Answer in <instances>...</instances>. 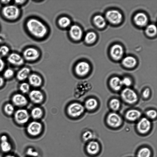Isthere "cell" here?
Listing matches in <instances>:
<instances>
[{
    "label": "cell",
    "mask_w": 157,
    "mask_h": 157,
    "mask_svg": "<svg viewBox=\"0 0 157 157\" xmlns=\"http://www.w3.org/2000/svg\"><path fill=\"white\" fill-rule=\"evenodd\" d=\"M121 104L119 100L117 98H113L109 102L110 108L114 111L119 109L120 107Z\"/></svg>",
    "instance_id": "d590c367"
},
{
    "label": "cell",
    "mask_w": 157,
    "mask_h": 157,
    "mask_svg": "<svg viewBox=\"0 0 157 157\" xmlns=\"http://www.w3.org/2000/svg\"><path fill=\"white\" fill-rule=\"evenodd\" d=\"M15 5L18 6L22 5L25 4L27 2L26 0H15L14 1Z\"/></svg>",
    "instance_id": "7bdbcfd3"
},
{
    "label": "cell",
    "mask_w": 157,
    "mask_h": 157,
    "mask_svg": "<svg viewBox=\"0 0 157 157\" xmlns=\"http://www.w3.org/2000/svg\"><path fill=\"white\" fill-rule=\"evenodd\" d=\"M151 123L147 118L143 117L138 122L136 125V129L138 133L141 135L147 134L151 128Z\"/></svg>",
    "instance_id": "9a60e30c"
},
{
    "label": "cell",
    "mask_w": 157,
    "mask_h": 157,
    "mask_svg": "<svg viewBox=\"0 0 157 157\" xmlns=\"http://www.w3.org/2000/svg\"><path fill=\"white\" fill-rule=\"evenodd\" d=\"M22 56L25 61L32 62L36 60L40 56L38 49L33 47L25 49L23 51Z\"/></svg>",
    "instance_id": "52a82bcc"
},
{
    "label": "cell",
    "mask_w": 157,
    "mask_h": 157,
    "mask_svg": "<svg viewBox=\"0 0 157 157\" xmlns=\"http://www.w3.org/2000/svg\"><path fill=\"white\" fill-rule=\"evenodd\" d=\"M28 83L30 86L34 88L41 86L43 84V80L41 77L37 74L31 73L28 78Z\"/></svg>",
    "instance_id": "ac0fdd59"
},
{
    "label": "cell",
    "mask_w": 157,
    "mask_h": 157,
    "mask_svg": "<svg viewBox=\"0 0 157 157\" xmlns=\"http://www.w3.org/2000/svg\"><path fill=\"white\" fill-rule=\"evenodd\" d=\"M97 100L93 98H90L86 99L83 105L85 109L91 111L95 109L98 106Z\"/></svg>",
    "instance_id": "484cf974"
},
{
    "label": "cell",
    "mask_w": 157,
    "mask_h": 157,
    "mask_svg": "<svg viewBox=\"0 0 157 157\" xmlns=\"http://www.w3.org/2000/svg\"><path fill=\"white\" fill-rule=\"evenodd\" d=\"M1 13L5 19L10 21H14L20 17L21 11L18 6L15 4H8L4 6L2 8Z\"/></svg>",
    "instance_id": "7a4b0ae2"
},
{
    "label": "cell",
    "mask_w": 157,
    "mask_h": 157,
    "mask_svg": "<svg viewBox=\"0 0 157 157\" xmlns=\"http://www.w3.org/2000/svg\"><path fill=\"white\" fill-rule=\"evenodd\" d=\"M26 157H38L39 155V151L34 147L29 146L27 147L25 151Z\"/></svg>",
    "instance_id": "4dcf8cb0"
},
{
    "label": "cell",
    "mask_w": 157,
    "mask_h": 157,
    "mask_svg": "<svg viewBox=\"0 0 157 157\" xmlns=\"http://www.w3.org/2000/svg\"><path fill=\"white\" fill-rule=\"evenodd\" d=\"M121 96L124 101L130 104L135 103L138 100L136 93L130 88H127L123 89L121 92Z\"/></svg>",
    "instance_id": "30bf717a"
},
{
    "label": "cell",
    "mask_w": 157,
    "mask_h": 157,
    "mask_svg": "<svg viewBox=\"0 0 157 157\" xmlns=\"http://www.w3.org/2000/svg\"><path fill=\"white\" fill-rule=\"evenodd\" d=\"M30 74V69L27 67H24L18 71L16 78L19 81H23L28 79Z\"/></svg>",
    "instance_id": "44dd1931"
},
{
    "label": "cell",
    "mask_w": 157,
    "mask_h": 157,
    "mask_svg": "<svg viewBox=\"0 0 157 157\" xmlns=\"http://www.w3.org/2000/svg\"><path fill=\"white\" fill-rule=\"evenodd\" d=\"M13 145L10 137L6 134L0 135V151L4 155L11 152Z\"/></svg>",
    "instance_id": "8992f818"
},
{
    "label": "cell",
    "mask_w": 157,
    "mask_h": 157,
    "mask_svg": "<svg viewBox=\"0 0 157 157\" xmlns=\"http://www.w3.org/2000/svg\"><path fill=\"white\" fill-rule=\"evenodd\" d=\"M29 100L33 103L38 105L42 103L44 99V95L41 90L37 89L33 90L28 93Z\"/></svg>",
    "instance_id": "8fae6325"
},
{
    "label": "cell",
    "mask_w": 157,
    "mask_h": 157,
    "mask_svg": "<svg viewBox=\"0 0 157 157\" xmlns=\"http://www.w3.org/2000/svg\"><path fill=\"white\" fill-rule=\"evenodd\" d=\"M147 116L151 119H154L157 116V112L154 110H150L146 112Z\"/></svg>",
    "instance_id": "f35d334b"
},
{
    "label": "cell",
    "mask_w": 157,
    "mask_h": 157,
    "mask_svg": "<svg viewBox=\"0 0 157 157\" xmlns=\"http://www.w3.org/2000/svg\"><path fill=\"white\" fill-rule=\"evenodd\" d=\"M71 21L68 17L63 16L59 17L58 21L59 26L62 28H69L71 25Z\"/></svg>",
    "instance_id": "83f0119b"
},
{
    "label": "cell",
    "mask_w": 157,
    "mask_h": 157,
    "mask_svg": "<svg viewBox=\"0 0 157 157\" xmlns=\"http://www.w3.org/2000/svg\"><path fill=\"white\" fill-rule=\"evenodd\" d=\"M43 129V126L41 122L33 120L27 124L25 131L27 135L30 138H35L41 135Z\"/></svg>",
    "instance_id": "3957f363"
},
{
    "label": "cell",
    "mask_w": 157,
    "mask_h": 157,
    "mask_svg": "<svg viewBox=\"0 0 157 157\" xmlns=\"http://www.w3.org/2000/svg\"><path fill=\"white\" fill-rule=\"evenodd\" d=\"M14 75V70L11 68H8L6 69L3 73V78L6 79H10L13 77Z\"/></svg>",
    "instance_id": "8d00e7d4"
},
{
    "label": "cell",
    "mask_w": 157,
    "mask_h": 157,
    "mask_svg": "<svg viewBox=\"0 0 157 157\" xmlns=\"http://www.w3.org/2000/svg\"><path fill=\"white\" fill-rule=\"evenodd\" d=\"M11 101L14 106L21 108L26 106L28 103L27 98L23 94L19 93L13 94L11 97Z\"/></svg>",
    "instance_id": "5bb4252c"
},
{
    "label": "cell",
    "mask_w": 157,
    "mask_h": 157,
    "mask_svg": "<svg viewBox=\"0 0 157 157\" xmlns=\"http://www.w3.org/2000/svg\"><path fill=\"white\" fill-rule=\"evenodd\" d=\"M134 21L136 25L140 27H143L147 24L148 18L147 15L144 13H139L135 16Z\"/></svg>",
    "instance_id": "ffe728a7"
},
{
    "label": "cell",
    "mask_w": 157,
    "mask_h": 157,
    "mask_svg": "<svg viewBox=\"0 0 157 157\" xmlns=\"http://www.w3.org/2000/svg\"><path fill=\"white\" fill-rule=\"evenodd\" d=\"M105 18L110 23L117 25L121 22L122 16V14L119 11L112 10H109L106 13Z\"/></svg>",
    "instance_id": "7c38bea8"
},
{
    "label": "cell",
    "mask_w": 157,
    "mask_h": 157,
    "mask_svg": "<svg viewBox=\"0 0 157 157\" xmlns=\"http://www.w3.org/2000/svg\"><path fill=\"white\" fill-rule=\"evenodd\" d=\"M106 20L100 15L95 16L94 18L93 22L96 26L99 28L104 27L106 24Z\"/></svg>",
    "instance_id": "f1b7e54d"
},
{
    "label": "cell",
    "mask_w": 157,
    "mask_h": 157,
    "mask_svg": "<svg viewBox=\"0 0 157 157\" xmlns=\"http://www.w3.org/2000/svg\"><path fill=\"white\" fill-rule=\"evenodd\" d=\"M97 36L96 33L93 32L87 33L84 37L85 42L88 44L93 43L96 40Z\"/></svg>",
    "instance_id": "f546056e"
},
{
    "label": "cell",
    "mask_w": 157,
    "mask_h": 157,
    "mask_svg": "<svg viewBox=\"0 0 157 157\" xmlns=\"http://www.w3.org/2000/svg\"><path fill=\"white\" fill-rule=\"evenodd\" d=\"M109 84L111 87L115 91L119 90L123 86L122 79L117 76L111 78L109 81Z\"/></svg>",
    "instance_id": "cb8c5ba5"
},
{
    "label": "cell",
    "mask_w": 157,
    "mask_h": 157,
    "mask_svg": "<svg viewBox=\"0 0 157 157\" xmlns=\"http://www.w3.org/2000/svg\"><path fill=\"white\" fill-rule=\"evenodd\" d=\"M86 143L85 150L88 155L91 156H95L100 152L101 146L97 141L93 139Z\"/></svg>",
    "instance_id": "ba28073f"
},
{
    "label": "cell",
    "mask_w": 157,
    "mask_h": 157,
    "mask_svg": "<svg viewBox=\"0 0 157 157\" xmlns=\"http://www.w3.org/2000/svg\"><path fill=\"white\" fill-rule=\"evenodd\" d=\"M152 152L150 148L147 146H143L137 150L136 157H151Z\"/></svg>",
    "instance_id": "d4e9b609"
},
{
    "label": "cell",
    "mask_w": 157,
    "mask_h": 157,
    "mask_svg": "<svg viewBox=\"0 0 157 157\" xmlns=\"http://www.w3.org/2000/svg\"><path fill=\"white\" fill-rule=\"evenodd\" d=\"M25 25L29 33L37 39L44 38L48 33V29L46 25L35 18H31L27 20Z\"/></svg>",
    "instance_id": "6da1fadb"
},
{
    "label": "cell",
    "mask_w": 157,
    "mask_h": 157,
    "mask_svg": "<svg viewBox=\"0 0 157 157\" xmlns=\"http://www.w3.org/2000/svg\"><path fill=\"white\" fill-rule=\"evenodd\" d=\"M143 97L145 98H147L150 94V90L148 88H146L143 92Z\"/></svg>",
    "instance_id": "60d3db41"
},
{
    "label": "cell",
    "mask_w": 157,
    "mask_h": 157,
    "mask_svg": "<svg viewBox=\"0 0 157 157\" xmlns=\"http://www.w3.org/2000/svg\"><path fill=\"white\" fill-rule=\"evenodd\" d=\"M123 85L126 86H129L132 84V81L131 79L127 77L124 78L122 80Z\"/></svg>",
    "instance_id": "ab89813d"
},
{
    "label": "cell",
    "mask_w": 157,
    "mask_h": 157,
    "mask_svg": "<svg viewBox=\"0 0 157 157\" xmlns=\"http://www.w3.org/2000/svg\"><path fill=\"white\" fill-rule=\"evenodd\" d=\"M124 50L122 46L118 44L114 45L111 48L110 54L112 58L114 60H118L122 57Z\"/></svg>",
    "instance_id": "d6986e66"
},
{
    "label": "cell",
    "mask_w": 157,
    "mask_h": 157,
    "mask_svg": "<svg viewBox=\"0 0 157 157\" xmlns=\"http://www.w3.org/2000/svg\"><path fill=\"white\" fill-rule=\"evenodd\" d=\"M106 120L108 125L113 128L119 127L122 123L121 117L119 114L115 113H109L107 117Z\"/></svg>",
    "instance_id": "2e32d148"
},
{
    "label": "cell",
    "mask_w": 157,
    "mask_h": 157,
    "mask_svg": "<svg viewBox=\"0 0 157 157\" xmlns=\"http://www.w3.org/2000/svg\"><path fill=\"white\" fill-rule=\"evenodd\" d=\"M3 157H18L17 155L11 153L4 155Z\"/></svg>",
    "instance_id": "ee69618b"
},
{
    "label": "cell",
    "mask_w": 157,
    "mask_h": 157,
    "mask_svg": "<svg viewBox=\"0 0 157 157\" xmlns=\"http://www.w3.org/2000/svg\"><path fill=\"white\" fill-rule=\"evenodd\" d=\"M4 84L5 80L4 78L0 76V88L2 87Z\"/></svg>",
    "instance_id": "f6af8a7d"
},
{
    "label": "cell",
    "mask_w": 157,
    "mask_h": 157,
    "mask_svg": "<svg viewBox=\"0 0 157 157\" xmlns=\"http://www.w3.org/2000/svg\"><path fill=\"white\" fill-rule=\"evenodd\" d=\"M81 137L83 142L86 143L94 139V134L91 131L86 130L82 133Z\"/></svg>",
    "instance_id": "1f68e13d"
},
{
    "label": "cell",
    "mask_w": 157,
    "mask_h": 157,
    "mask_svg": "<svg viewBox=\"0 0 157 157\" xmlns=\"http://www.w3.org/2000/svg\"></svg>",
    "instance_id": "7dc6e473"
},
{
    "label": "cell",
    "mask_w": 157,
    "mask_h": 157,
    "mask_svg": "<svg viewBox=\"0 0 157 157\" xmlns=\"http://www.w3.org/2000/svg\"><path fill=\"white\" fill-rule=\"evenodd\" d=\"M11 1V0H1L0 1V2L2 4L6 6L9 4Z\"/></svg>",
    "instance_id": "bcb514c9"
},
{
    "label": "cell",
    "mask_w": 157,
    "mask_h": 157,
    "mask_svg": "<svg viewBox=\"0 0 157 157\" xmlns=\"http://www.w3.org/2000/svg\"><path fill=\"white\" fill-rule=\"evenodd\" d=\"M10 48L6 45H3L0 46V56H5L7 55L10 52Z\"/></svg>",
    "instance_id": "74e56055"
},
{
    "label": "cell",
    "mask_w": 157,
    "mask_h": 157,
    "mask_svg": "<svg viewBox=\"0 0 157 157\" xmlns=\"http://www.w3.org/2000/svg\"><path fill=\"white\" fill-rule=\"evenodd\" d=\"M136 59L132 56H127L124 57L122 61L123 65L128 68L133 67L136 65Z\"/></svg>",
    "instance_id": "4316f807"
},
{
    "label": "cell",
    "mask_w": 157,
    "mask_h": 157,
    "mask_svg": "<svg viewBox=\"0 0 157 157\" xmlns=\"http://www.w3.org/2000/svg\"><path fill=\"white\" fill-rule=\"evenodd\" d=\"M90 67L89 64L87 62L81 61L78 62L74 67V71L76 75L80 77L86 76L89 72Z\"/></svg>",
    "instance_id": "9c48e42d"
},
{
    "label": "cell",
    "mask_w": 157,
    "mask_h": 157,
    "mask_svg": "<svg viewBox=\"0 0 157 157\" xmlns=\"http://www.w3.org/2000/svg\"><path fill=\"white\" fill-rule=\"evenodd\" d=\"M30 86L29 83L25 82L21 83L19 86V89L22 94L29 93L30 91Z\"/></svg>",
    "instance_id": "e575fe53"
},
{
    "label": "cell",
    "mask_w": 157,
    "mask_h": 157,
    "mask_svg": "<svg viewBox=\"0 0 157 157\" xmlns=\"http://www.w3.org/2000/svg\"><path fill=\"white\" fill-rule=\"evenodd\" d=\"M14 120L19 126H23L26 124L30 118V113L25 109L20 108L15 111L13 114Z\"/></svg>",
    "instance_id": "5b68a950"
},
{
    "label": "cell",
    "mask_w": 157,
    "mask_h": 157,
    "mask_svg": "<svg viewBox=\"0 0 157 157\" xmlns=\"http://www.w3.org/2000/svg\"><path fill=\"white\" fill-rule=\"evenodd\" d=\"M141 113L139 110L132 109L128 111L125 113V117L128 120L134 121L138 119L141 116Z\"/></svg>",
    "instance_id": "603a6c76"
},
{
    "label": "cell",
    "mask_w": 157,
    "mask_h": 157,
    "mask_svg": "<svg viewBox=\"0 0 157 157\" xmlns=\"http://www.w3.org/2000/svg\"><path fill=\"white\" fill-rule=\"evenodd\" d=\"M44 112L43 109L40 107L36 106L33 107L31 110L30 117L34 120L38 121L42 118L44 116Z\"/></svg>",
    "instance_id": "7402d4cb"
},
{
    "label": "cell",
    "mask_w": 157,
    "mask_h": 157,
    "mask_svg": "<svg viewBox=\"0 0 157 157\" xmlns=\"http://www.w3.org/2000/svg\"><path fill=\"white\" fill-rule=\"evenodd\" d=\"M3 109L4 113L9 116L13 115L15 111L14 106L10 103H6L3 107Z\"/></svg>",
    "instance_id": "d6a6232c"
},
{
    "label": "cell",
    "mask_w": 157,
    "mask_h": 157,
    "mask_svg": "<svg viewBox=\"0 0 157 157\" xmlns=\"http://www.w3.org/2000/svg\"><path fill=\"white\" fill-rule=\"evenodd\" d=\"M69 28V35L71 39L74 41H78L82 39L83 32L79 25L76 24L71 25Z\"/></svg>",
    "instance_id": "4fadbf2b"
},
{
    "label": "cell",
    "mask_w": 157,
    "mask_h": 157,
    "mask_svg": "<svg viewBox=\"0 0 157 157\" xmlns=\"http://www.w3.org/2000/svg\"><path fill=\"white\" fill-rule=\"evenodd\" d=\"M5 64L3 60L0 57V72L2 71L5 67Z\"/></svg>",
    "instance_id": "b9f144b4"
},
{
    "label": "cell",
    "mask_w": 157,
    "mask_h": 157,
    "mask_svg": "<svg viewBox=\"0 0 157 157\" xmlns=\"http://www.w3.org/2000/svg\"><path fill=\"white\" fill-rule=\"evenodd\" d=\"M145 33L149 36H155L157 33L156 26L152 24L148 25L146 28Z\"/></svg>",
    "instance_id": "836d02e7"
},
{
    "label": "cell",
    "mask_w": 157,
    "mask_h": 157,
    "mask_svg": "<svg viewBox=\"0 0 157 157\" xmlns=\"http://www.w3.org/2000/svg\"><path fill=\"white\" fill-rule=\"evenodd\" d=\"M7 59L10 64L15 67L22 66L25 61L22 56L16 52L10 54L7 56Z\"/></svg>",
    "instance_id": "e0dca14e"
},
{
    "label": "cell",
    "mask_w": 157,
    "mask_h": 157,
    "mask_svg": "<svg viewBox=\"0 0 157 157\" xmlns=\"http://www.w3.org/2000/svg\"><path fill=\"white\" fill-rule=\"evenodd\" d=\"M85 109L83 105L78 102L69 104L66 109V112L70 117L76 118L80 117L84 113Z\"/></svg>",
    "instance_id": "277c9868"
}]
</instances>
